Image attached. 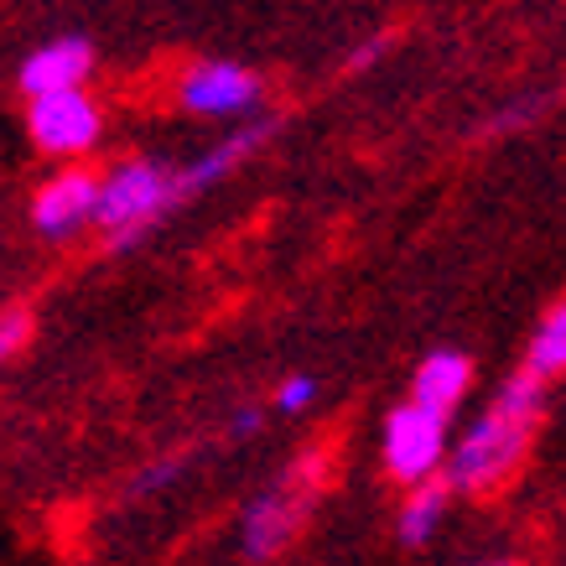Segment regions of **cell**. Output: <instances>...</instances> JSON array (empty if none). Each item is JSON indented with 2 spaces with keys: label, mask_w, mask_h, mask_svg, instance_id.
Returning <instances> with one entry per match:
<instances>
[{
  "label": "cell",
  "mask_w": 566,
  "mask_h": 566,
  "mask_svg": "<svg viewBox=\"0 0 566 566\" xmlns=\"http://www.w3.org/2000/svg\"><path fill=\"white\" fill-rule=\"evenodd\" d=\"M525 375H535L541 385L556 375H566V302L562 307H551V317L535 327L531 348H525V364H520Z\"/></svg>",
  "instance_id": "obj_12"
},
{
  "label": "cell",
  "mask_w": 566,
  "mask_h": 566,
  "mask_svg": "<svg viewBox=\"0 0 566 566\" xmlns=\"http://www.w3.org/2000/svg\"><path fill=\"white\" fill-rule=\"evenodd\" d=\"M88 73H94V48H88V36H52V42L27 52L17 84L27 99H42V94L88 88Z\"/></svg>",
  "instance_id": "obj_8"
},
{
  "label": "cell",
  "mask_w": 566,
  "mask_h": 566,
  "mask_svg": "<svg viewBox=\"0 0 566 566\" xmlns=\"http://www.w3.org/2000/svg\"><path fill=\"white\" fill-rule=\"evenodd\" d=\"M260 427H265V411H260V406H240V411L229 416V437H234V442L250 437V431H260Z\"/></svg>",
  "instance_id": "obj_16"
},
{
  "label": "cell",
  "mask_w": 566,
  "mask_h": 566,
  "mask_svg": "<svg viewBox=\"0 0 566 566\" xmlns=\"http://www.w3.org/2000/svg\"><path fill=\"white\" fill-rule=\"evenodd\" d=\"M483 566H520V562H483Z\"/></svg>",
  "instance_id": "obj_18"
},
{
  "label": "cell",
  "mask_w": 566,
  "mask_h": 566,
  "mask_svg": "<svg viewBox=\"0 0 566 566\" xmlns=\"http://www.w3.org/2000/svg\"><path fill=\"white\" fill-rule=\"evenodd\" d=\"M535 416H541V379L515 369L499 385L494 411H483L473 427L458 437V447H447V489L458 494H489L510 479L531 447Z\"/></svg>",
  "instance_id": "obj_1"
},
{
  "label": "cell",
  "mask_w": 566,
  "mask_h": 566,
  "mask_svg": "<svg viewBox=\"0 0 566 566\" xmlns=\"http://www.w3.org/2000/svg\"><path fill=\"white\" fill-rule=\"evenodd\" d=\"M172 203H177L172 167H161L151 156H130V161H120V167H109V172L99 177L94 223L109 234L115 250H125V244H136Z\"/></svg>",
  "instance_id": "obj_3"
},
{
  "label": "cell",
  "mask_w": 566,
  "mask_h": 566,
  "mask_svg": "<svg viewBox=\"0 0 566 566\" xmlns=\"http://www.w3.org/2000/svg\"><path fill=\"white\" fill-rule=\"evenodd\" d=\"M379 48H385V42H369V48H359V52H354V57H348V69H364L369 57H379Z\"/></svg>",
  "instance_id": "obj_17"
},
{
  "label": "cell",
  "mask_w": 566,
  "mask_h": 566,
  "mask_svg": "<svg viewBox=\"0 0 566 566\" xmlns=\"http://www.w3.org/2000/svg\"><path fill=\"white\" fill-rule=\"evenodd\" d=\"M312 400H317V375H286L281 385H275V411H307Z\"/></svg>",
  "instance_id": "obj_14"
},
{
  "label": "cell",
  "mask_w": 566,
  "mask_h": 566,
  "mask_svg": "<svg viewBox=\"0 0 566 566\" xmlns=\"http://www.w3.org/2000/svg\"><path fill=\"white\" fill-rule=\"evenodd\" d=\"M94 203H99V177L84 161H69L32 192V229L42 240H69L84 223H94Z\"/></svg>",
  "instance_id": "obj_6"
},
{
  "label": "cell",
  "mask_w": 566,
  "mask_h": 566,
  "mask_svg": "<svg viewBox=\"0 0 566 566\" xmlns=\"http://www.w3.org/2000/svg\"><path fill=\"white\" fill-rule=\"evenodd\" d=\"M27 136L52 161H78L104 140V109L88 88L27 99Z\"/></svg>",
  "instance_id": "obj_4"
},
{
  "label": "cell",
  "mask_w": 566,
  "mask_h": 566,
  "mask_svg": "<svg viewBox=\"0 0 566 566\" xmlns=\"http://www.w3.org/2000/svg\"><path fill=\"white\" fill-rule=\"evenodd\" d=\"M447 499H452L447 483H437V479L416 483L411 494H406V504H400V515H395L400 546H427L431 535H437V525H442V515H447Z\"/></svg>",
  "instance_id": "obj_11"
},
{
  "label": "cell",
  "mask_w": 566,
  "mask_h": 566,
  "mask_svg": "<svg viewBox=\"0 0 566 566\" xmlns=\"http://www.w3.org/2000/svg\"><path fill=\"white\" fill-rule=\"evenodd\" d=\"M188 468V458H161V463H151V468H140L136 473V483H130V499H140V494H156V489H167V483L177 479Z\"/></svg>",
  "instance_id": "obj_15"
},
{
  "label": "cell",
  "mask_w": 566,
  "mask_h": 566,
  "mask_svg": "<svg viewBox=\"0 0 566 566\" xmlns=\"http://www.w3.org/2000/svg\"><path fill=\"white\" fill-rule=\"evenodd\" d=\"M177 104L188 115H203V120H229V115H255L260 104V78L240 63H198V69L182 73L177 84Z\"/></svg>",
  "instance_id": "obj_7"
},
{
  "label": "cell",
  "mask_w": 566,
  "mask_h": 566,
  "mask_svg": "<svg viewBox=\"0 0 566 566\" xmlns=\"http://www.w3.org/2000/svg\"><path fill=\"white\" fill-rule=\"evenodd\" d=\"M27 344H32V312H21V307L0 312V369L17 359Z\"/></svg>",
  "instance_id": "obj_13"
},
{
  "label": "cell",
  "mask_w": 566,
  "mask_h": 566,
  "mask_svg": "<svg viewBox=\"0 0 566 566\" xmlns=\"http://www.w3.org/2000/svg\"><path fill=\"white\" fill-rule=\"evenodd\" d=\"M323 479H327V458L323 452H307V458H296L265 494H255L244 504L240 551L250 562H271V556H281V551L292 546L296 531H302V520H307V510H312V499L323 489Z\"/></svg>",
  "instance_id": "obj_2"
},
{
  "label": "cell",
  "mask_w": 566,
  "mask_h": 566,
  "mask_svg": "<svg viewBox=\"0 0 566 566\" xmlns=\"http://www.w3.org/2000/svg\"><path fill=\"white\" fill-rule=\"evenodd\" d=\"M447 421H452V416H437V411H427V406H411V400L385 416L379 452H385V468H390L395 479L416 489V483H427L442 473L447 447H452Z\"/></svg>",
  "instance_id": "obj_5"
},
{
  "label": "cell",
  "mask_w": 566,
  "mask_h": 566,
  "mask_svg": "<svg viewBox=\"0 0 566 566\" xmlns=\"http://www.w3.org/2000/svg\"><path fill=\"white\" fill-rule=\"evenodd\" d=\"M281 130V120L275 115H250V120L234 130V136H223L213 151H203L198 161H188L182 172H172V182H177V198H192V192H208V188H219L223 177L234 172V167H244L250 156L265 146V140Z\"/></svg>",
  "instance_id": "obj_9"
},
{
  "label": "cell",
  "mask_w": 566,
  "mask_h": 566,
  "mask_svg": "<svg viewBox=\"0 0 566 566\" xmlns=\"http://www.w3.org/2000/svg\"><path fill=\"white\" fill-rule=\"evenodd\" d=\"M468 379H473L468 354H458V348H437V354H427V359L416 364L411 406H427V411H437V416H452L458 411V400L468 395Z\"/></svg>",
  "instance_id": "obj_10"
}]
</instances>
